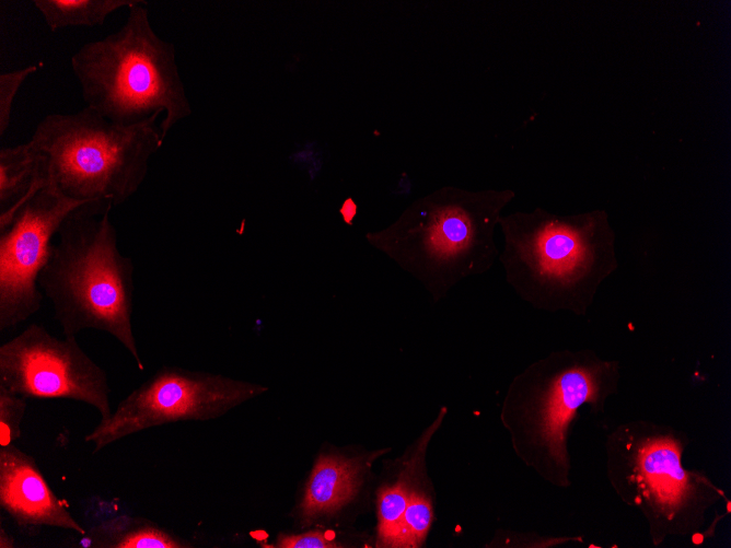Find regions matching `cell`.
I'll return each instance as SVG.
<instances>
[{
    "instance_id": "6da1fadb",
    "label": "cell",
    "mask_w": 731,
    "mask_h": 548,
    "mask_svg": "<svg viewBox=\"0 0 731 548\" xmlns=\"http://www.w3.org/2000/svg\"><path fill=\"white\" fill-rule=\"evenodd\" d=\"M111 200L88 201L62 222L38 278L65 337L105 331L144 370L132 330L134 263L117 246Z\"/></svg>"
},
{
    "instance_id": "7a4b0ae2",
    "label": "cell",
    "mask_w": 731,
    "mask_h": 548,
    "mask_svg": "<svg viewBox=\"0 0 731 548\" xmlns=\"http://www.w3.org/2000/svg\"><path fill=\"white\" fill-rule=\"evenodd\" d=\"M513 198L510 189L443 186L413 201L397 220L368 233L367 240L439 301L494 265L499 254L494 231Z\"/></svg>"
},
{
    "instance_id": "3957f363",
    "label": "cell",
    "mask_w": 731,
    "mask_h": 548,
    "mask_svg": "<svg viewBox=\"0 0 731 548\" xmlns=\"http://www.w3.org/2000/svg\"><path fill=\"white\" fill-rule=\"evenodd\" d=\"M147 2L128 9L124 25L82 45L70 59L85 106L121 125L164 113L163 139L189 116L174 46L152 28Z\"/></svg>"
},
{
    "instance_id": "277c9868",
    "label": "cell",
    "mask_w": 731,
    "mask_h": 548,
    "mask_svg": "<svg viewBox=\"0 0 731 548\" xmlns=\"http://www.w3.org/2000/svg\"><path fill=\"white\" fill-rule=\"evenodd\" d=\"M160 115L121 125L85 106L45 116L28 142L48 185L78 201L111 200L115 207L139 190L162 147Z\"/></svg>"
},
{
    "instance_id": "5b68a950",
    "label": "cell",
    "mask_w": 731,
    "mask_h": 548,
    "mask_svg": "<svg viewBox=\"0 0 731 548\" xmlns=\"http://www.w3.org/2000/svg\"><path fill=\"white\" fill-rule=\"evenodd\" d=\"M506 279L525 300L561 306L592 292L616 267L607 217L560 215L536 208L501 215Z\"/></svg>"
},
{
    "instance_id": "8992f818",
    "label": "cell",
    "mask_w": 731,
    "mask_h": 548,
    "mask_svg": "<svg viewBox=\"0 0 731 548\" xmlns=\"http://www.w3.org/2000/svg\"><path fill=\"white\" fill-rule=\"evenodd\" d=\"M266 387L219 374L163 366L120 400L112 416L85 436L97 453L154 427L210 420L260 395Z\"/></svg>"
},
{
    "instance_id": "52a82bcc",
    "label": "cell",
    "mask_w": 731,
    "mask_h": 548,
    "mask_svg": "<svg viewBox=\"0 0 731 548\" xmlns=\"http://www.w3.org/2000/svg\"><path fill=\"white\" fill-rule=\"evenodd\" d=\"M0 386L25 398H65L112 416L106 372L79 346L76 337L57 338L44 326L28 325L0 346Z\"/></svg>"
},
{
    "instance_id": "ba28073f",
    "label": "cell",
    "mask_w": 731,
    "mask_h": 548,
    "mask_svg": "<svg viewBox=\"0 0 731 548\" xmlns=\"http://www.w3.org/2000/svg\"><path fill=\"white\" fill-rule=\"evenodd\" d=\"M83 203L45 184L0 231V330L16 327L40 308L38 278L50 257L51 240Z\"/></svg>"
},
{
    "instance_id": "9c48e42d",
    "label": "cell",
    "mask_w": 731,
    "mask_h": 548,
    "mask_svg": "<svg viewBox=\"0 0 731 548\" xmlns=\"http://www.w3.org/2000/svg\"><path fill=\"white\" fill-rule=\"evenodd\" d=\"M600 371L583 363L548 358L515 381V387L527 396L526 413L535 440L556 464L566 463L567 428L577 409L599 394Z\"/></svg>"
},
{
    "instance_id": "30bf717a",
    "label": "cell",
    "mask_w": 731,
    "mask_h": 548,
    "mask_svg": "<svg viewBox=\"0 0 731 548\" xmlns=\"http://www.w3.org/2000/svg\"><path fill=\"white\" fill-rule=\"evenodd\" d=\"M0 506L19 526L86 533L51 490L35 458L15 444L0 447Z\"/></svg>"
},
{
    "instance_id": "8fae6325",
    "label": "cell",
    "mask_w": 731,
    "mask_h": 548,
    "mask_svg": "<svg viewBox=\"0 0 731 548\" xmlns=\"http://www.w3.org/2000/svg\"><path fill=\"white\" fill-rule=\"evenodd\" d=\"M375 457L322 455L315 463L301 503L305 522L333 516L355 500L370 462Z\"/></svg>"
},
{
    "instance_id": "7c38bea8",
    "label": "cell",
    "mask_w": 731,
    "mask_h": 548,
    "mask_svg": "<svg viewBox=\"0 0 731 548\" xmlns=\"http://www.w3.org/2000/svg\"><path fill=\"white\" fill-rule=\"evenodd\" d=\"M45 184L39 155L28 141L0 150V231Z\"/></svg>"
},
{
    "instance_id": "4fadbf2b",
    "label": "cell",
    "mask_w": 731,
    "mask_h": 548,
    "mask_svg": "<svg viewBox=\"0 0 731 548\" xmlns=\"http://www.w3.org/2000/svg\"><path fill=\"white\" fill-rule=\"evenodd\" d=\"M444 416L445 410H442L438 419L422 433L419 443H417L415 451L405 463L396 480L393 483L382 486L378 491V547H392L409 497L414 489L418 487V476L421 475L420 471L423 469L428 443Z\"/></svg>"
},
{
    "instance_id": "5bb4252c",
    "label": "cell",
    "mask_w": 731,
    "mask_h": 548,
    "mask_svg": "<svg viewBox=\"0 0 731 548\" xmlns=\"http://www.w3.org/2000/svg\"><path fill=\"white\" fill-rule=\"evenodd\" d=\"M85 548H186L192 547L154 522L118 515L105 520L81 535Z\"/></svg>"
},
{
    "instance_id": "9a60e30c",
    "label": "cell",
    "mask_w": 731,
    "mask_h": 548,
    "mask_svg": "<svg viewBox=\"0 0 731 548\" xmlns=\"http://www.w3.org/2000/svg\"><path fill=\"white\" fill-rule=\"evenodd\" d=\"M640 475L663 508L674 510L689 495L688 476L680 464L678 448L669 441H655L643 447Z\"/></svg>"
},
{
    "instance_id": "2e32d148",
    "label": "cell",
    "mask_w": 731,
    "mask_h": 548,
    "mask_svg": "<svg viewBox=\"0 0 731 548\" xmlns=\"http://www.w3.org/2000/svg\"><path fill=\"white\" fill-rule=\"evenodd\" d=\"M141 0H34L32 3L51 32L67 27L102 25L115 11Z\"/></svg>"
},
{
    "instance_id": "e0dca14e",
    "label": "cell",
    "mask_w": 731,
    "mask_h": 548,
    "mask_svg": "<svg viewBox=\"0 0 731 548\" xmlns=\"http://www.w3.org/2000/svg\"><path fill=\"white\" fill-rule=\"evenodd\" d=\"M434 521L430 494L418 487L411 492L392 547H421Z\"/></svg>"
},
{
    "instance_id": "ac0fdd59",
    "label": "cell",
    "mask_w": 731,
    "mask_h": 548,
    "mask_svg": "<svg viewBox=\"0 0 731 548\" xmlns=\"http://www.w3.org/2000/svg\"><path fill=\"white\" fill-rule=\"evenodd\" d=\"M25 397L0 386V447L15 444L22 434Z\"/></svg>"
},
{
    "instance_id": "d6986e66",
    "label": "cell",
    "mask_w": 731,
    "mask_h": 548,
    "mask_svg": "<svg viewBox=\"0 0 731 548\" xmlns=\"http://www.w3.org/2000/svg\"><path fill=\"white\" fill-rule=\"evenodd\" d=\"M38 65L0 73V136L2 137L10 126L11 113L15 96L24 81L38 69Z\"/></svg>"
},
{
    "instance_id": "ffe728a7",
    "label": "cell",
    "mask_w": 731,
    "mask_h": 548,
    "mask_svg": "<svg viewBox=\"0 0 731 548\" xmlns=\"http://www.w3.org/2000/svg\"><path fill=\"white\" fill-rule=\"evenodd\" d=\"M275 547L278 548H338L345 547L324 532L313 530L299 535H280Z\"/></svg>"
},
{
    "instance_id": "44dd1931",
    "label": "cell",
    "mask_w": 731,
    "mask_h": 548,
    "mask_svg": "<svg viewBox=\"0 0 731 548\" xmlns=\"http://www.w3.org/2000/svg\"><path fill=\"white\" fill-rule=\"evenodd\" d=\"M15 544V538L0 526V548H13Z\"/></svg>"
}]
</instances>
